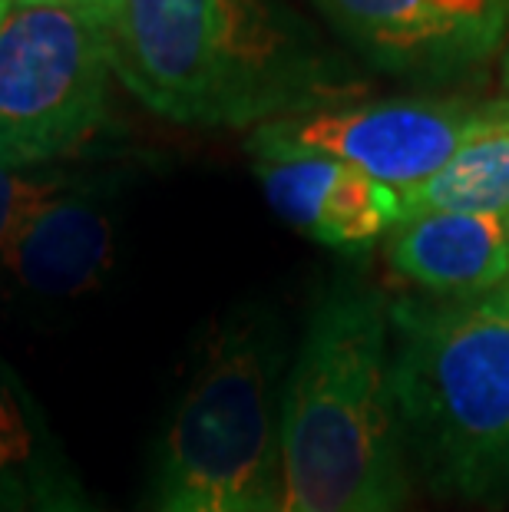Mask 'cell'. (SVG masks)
<instances>
[{
    "label": "cell",
    "instance_id": "obj_17",
    "mask_svg": "<svg viewBox=\"0 0 509 512\" xmlns=\"http://www.w3.org/2000/svg\"><path fill=\"white\" fill-rule=\"evenodd\" d=\"M506 222H509V219H506ZM503 288H506V291H509V278H506V285H503Z\"/></svg>",
    "mask_w": 509,
    "mask_h": 512
},
{
    "label": "cell",
    "instance_id": "obj_12",
    "mask_svg": "<svg viewBox=\"0 0 509 512\" xmlns=\"http://www.w3.org/2000/svg\"><path fill=\"white\" fill-rule=\"evenodd\" d=\"M400 199L404 215L470 212L509 219V126L470 139L437 176Z\"/></svg>",
    "mask_w": 509,
    "mask_h": 512
},
{
    "label": "cell",
    "instance_id": "obj_6",
    "mask_svg": "<svg viewBox=\"0 0 509 512\" xmlns=\"http://www.w3.org/2000/svg\"><path fill=\"white\" fill-rule=\"evenodd\" d=\"M500 126H509V100H371L265 123L252 129L248 152L328 156L404 195L437 176L470 139Z\"/></svg>",
    "mask_w": 509,
    "mask_h": 512
},
{
    "label": "cell",
    "instance_id": "obj_2",
    "mask_svg": "<svg viewBox=\"0 0 509 512\" xmlns=\"http://www.w3.org/2000/svg\"><path fill=\"white\" fill-rule=\"evenodd\" d=\"M404 496L387 304L334 285L314 301L281 400V512H400Z\"/></svg>",
    "mask_w": 509,
    "mask_h": 512
},
{
    "label": "cell",
    "instance_id": "obj_10",
    "mask_svg": "<svg viewBox=\"0 0 509 512\" xmlns=\"http://www.w3.org/2000/svg\"><path fill=\"white\" fill-rule=\"evenodd\" d=\"M387 265L407 285L440 298H476L509 278V222L470 212L404 215L384 245Z\"/></svg>",
    "mask_w": 509,
    "mask_h": 512
},
{
    "label": "cell",
    "instance_id": "obj_8",
    "mask_svg": "<svg viewBox=\"0 0 509 512\" xmlns=\"http://www.w3.org/2000/svg\"><path fill=\"white\" fill-rule=\"evenodd\" d=\"M110 252V189L57 176L10 238L0 268L30 298L70 301L103 278Z\"/></svg>",
    "mask_w": 509,
    "mask_h": 512
},
{
    "label": "cell",
    "instance_id": "obj_9",
    "mask_svg": "<svg viewBox=\"0 0 509 512\" xmlns=\"http://www.w3.org/2000/svg\"><path fill=\"white\" fill-rule=\"evenodd\" d=\"M252 169L278 219L328 248L371 245L404 219L400 192L348 162L285 152L252 156Z\"/></svg>",
    "mask_w": 509,
    "mask_h": 512
},
{
    "label": "cell",
    "instance_id": "obj_16",
    "mask_svg": "<svg viewBox=\"0 0 509 512\" xmlns=\"http://www.w3.org/2000/svg\"><path fill=\"white\" fill-rule=\"evenodd\" d=\"M503 80H506V90H509V50H506V67H503Z\"/></svg>",
    "mask_w": 509,
    "mask_h": 512
},
{
    "label": "cell",
    "instance_id": "obj_7",
    "mask_svg": "<svg viewBox=\"0 0 509 512\" xmlns=\"http://www.w3.org/2000/svg\"><path fill=\"white\" fill-rule=\"evenodd\" d=\"M374 70L453 76L480 67L509 34V0H311Z\"/></svg>",
    "mask_w": 509,
    "mask_h": 512
},
{
    "label": "cell",
    "instance_id": "obj_3",
    "mask_svg": "<svg viewBox=\"0 0 509 512\" xmlns=\"http://www.w3.org/2000/svg\"><path fill=\"white\" fill-rule=\"evenodd\" d=\"M391 321V394L400 430L433 489L509 503V291L400 301Z\"/></svg>",
    "mask_w": 509,
    "mask_h": 512
},
{
    "label": "cell",
    "instance_id": "obj_4",
    "mask_svg": "<svg viewBox=\"0 0 509 512\" xmlns=\"http://www.w3.org/2000/svg\"><path fill=\"white\" fill-rule=\"evenodd\" d=\"M153 512H281V410L265 324L215 328L169 420Z\"/></svg>",
    "mask_w": 509,
    "mask_h": 512
},
{
    "label": "cell",
    "instance_id": "obj_1",
    "mask_svg": "<svg viewBox=\"0 0 509 512\" xmlns=\"http://www.w3.org/2000/svg\"><path fill=\"white\" fill-rule=\"evenodd\" d=\"M113 76L182 126L245 129L354 103L364 76L288 0H129Z\"/></svg>",
    "mask_w": 509,
    "mask_h": 512
},
{
    "label": "cell",
    "instance_id": "obj_5",
    "mask_svg": "<svg viewBox=\"0 0 509 512\" xmlns=\"http://www.w3.org/2000/svg\"><path fill=\"white\" fill-rule=\"evenodd\" d=\"M110 76L100 30L17 4L0 24V166L40 169L93 139L110 110Z\"/></svg>",
    "mask_w": 509,
    "mask_h": 512
},
{
    "label": "cell",
    "instance_id": "obj_15",
    "mask_svg": "<svg viewBox=\"0 0 509 512\" xmlns=\"http://www.w3.org/2000/svg\"><path fill=\"white\" fill-rule=\"evenodd\" d=\"M14 7H17L14 0H0V24H4L7 14H10V10H14Z\"/></svg>",
    "mask_w": 509,
    "mask_h": 512
},
{
    "label": "cell",
    "instance_id": "obj_14",
    "mask_svg": "<svg viewBox=\"0 0 509 512\" xmlns=\"http://www.w3.org/2000/svg\"><path fill=\"white\" fill-rule=\"evenodd\" d=\"M20 7H53L63 14H73L96 27L106 40H113L126 24L129 0H14Z\"/></svg>",
    "mask_w": 509,
    "mask_h": 512
},
{
    "label": "cell",
    "instance_id": "obj_13",
    "mask_svg": "<svg viewBox=\"0 0 509 512\" xmlns=\"http://www.w3.org/2000/svg\"><path fill=\"white\" fill-rule=\"evenodd\" d=\"M57 176H40L37 169H7L0 166V261L7 255V245L27 212L50 192Z\"/></svg>",
    "mask_w": 509,
    "mask_h": 512
},
{
    "label": "cell",
    "instance_id": "obj_11",
    "mask_svg": "<svg viewBox=\"0 0 509 512\" xmlns=\"http://www.w3.org/2000/svg\"><path fill=\"white\" fill-rule=\"evenodd\" d=\"M0 512H100L47 410L0 351Z\"/></svg>",
    "mask_w": 509,
    "mask_h": 512
}]
</instances>
